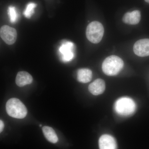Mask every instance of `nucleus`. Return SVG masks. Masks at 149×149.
<instances>
[{"mask_svg": "<svg viewBox=\"0 0 149 149\" xmlns=\"http://www.w3.org/2000/svg\"><path fill=\"white\" fill-rule=\"evenodd\" d=\"M124 65L122 59L116 56L107 57L102 65V69L104 74L109 76H114L120 72Z\"/></svg>", "mask_w": 149, "mask_h": 149, "instance_id": "1", "label": "nucleus"}, {"mask_svg": "<svg viewBox=\"0 0 149 149\" xmlns=\"http://www.w3.org/2000/svg\"><path fill=\"white\" fill-rule=\"evenodd\" d=\"M6 110L10 116L18 119L24 118L27 113V108L23 103L15 98L8 101L6 104Z\"/></svg>", "mask_w": 149, "mask_h": 149, "instance_id": "2", "label": "nucleus"}, {"mask_svg": "<svg viewBox=\"0 0 149 149\" xmlns=\"http://www.w3.org/2000/svg\"><path fill=\"white\" fill-rule=\"evenodd\" d=\"M114 109L118 114L122 116H128L135 112L136 104L132 99L123 97L116 102Z\"/></svg>", "mask_w": 149, "mask_h": 149, "instance_id": "3", "label": "nucleus"}, {"mask_svg": "<svg viewBox=\"0 0 149 149\" xmlns=\"http://www.w3.org/2000/svg\"><path fill=\"white\" fill-rule=\"evenodd\" d=\"M104 34L102 24L98 21H93L88 24L86 29L87 39L91 42L98 44L101 42Z\"/></svg>", "mask_w": 149, "mask_h": 149, "instance_id": "4", "label": "nucleus"}, {"mask_svg": "<svg viewBox=\"0 0 149 149\" xmlns=\"http://www.w3.org/2000/svg\"><path fill=\"white\" fill-rule=\"evenodd\" d=\"M74 44L69 41L63 42L58 49L61 60L64 62L71 61L74 57Z\"/></svg>", "mask_w": 149, "mask_h": 149, "instance_id": "5", "label": "nucleus"}, {"mask_svg": "<svg viewBox=\"0 0 149 149\" xmlns=\"http://www.w3.org/2000/svg\"><path fill=\"white\" fill-rule=\"evenodd\" d=\"M0 35L2 39L8 45L15 43L17 38L16 29L8 25H3L1 27Z\"/></svg>", "mask_w": 149, "mask_h": 149, "instance_id": "6", "label": "nucleus"}, {"mask_svg": "<svg viewBox=\"0 0 149 149\" xmlns=\"http://www.w3.org/2000/svg\"><path fill=\"white\" fill-rule=\"evenodd\" d=\"M133 51L139 56H149V39H141L137 41L133 46Z\"/></svg>", "mask_w": 149, "mask_h": 149, "instance_id": "7", "label": "nucleus"}, {"mask_svg": "<svg viewBox=\"0 0 149 149\" xmlns=\"http://www.w3.org/2000/svg\"><path fill=\"white\" fill-rule=\"evenodd\" d=\"M100 149H117L115 139L110 135L105 134L101 136L99 141Z\"/></svg>", "mask_w": 149, "mask_h": 149, "instance_id": "8", "label": "nucleus"}, {"mask_svg": "<svg viewBox=\"0 0 149 149\" xmlns=\"http://www.w3.org/2000/svg\"><path fill=\"white\" fill-rule=\"evenodd\" d=\"M105 89V83L102 79H97L91 83L89 87V92L94 95H98L103 93Z\"/></svg>", "mask_w": 149, "mask_h": 149, "instance_id": "9", "label": "nucleus"}, {"mask_svg": "<svg viewBox=\"0 0 149 149\" xmlns=\"http://www.w3.org/2000/svg\"><path fill=\"white\" fill-rule=\"evenodd\" d=\"M141 19V12L136 10L125 13L123 17V21L125 24L135 25L140 22Z\"/></svg>", "mask_w": 149, "mask_h": 149, "instance_id": "10", "label": "nucleus"}, {"mask_svg": "<svg viewBox=\"0 0 149 149\" xmlns=\"http://www.w3.org/2000/svg\"><path fill=\"white\" fill-rule=\"evenodd\" d=\"M33 81L32 75L26 71H20L17 74L15 83L19 87H22L31 84Z\"/></svg>", "mask_w": 149, "mask_h": 149, "instance_id": "11", "label": "nucleus"}, {"mask_svg": "<svg viewBox=\"0 0 149 149\" xmlns=\"http://www.w3.org/2000/svg\"><path fill=\"white\" fill-rule=\"evenodd\" d=\"M93 73L88 68H81L77 71V80L80 83H89L92 80Z\"/></svg>", "mask_w": 149, "mask_h": 149, "instance_id": "12", "label": "nucleus"}, {"mask_svg": "<svg viewBox=\"0 0 149 149\" xmlns=\"http://www.w3.org/2000/svg\"><path fill=\"white\" fill-rule=\"evenodd\" d=\"M44 136L48 141L53 143H56L58 141V138L52 128L49 126H45L42 128Z\"/></svg>", "mask_w": 149, "mask_h": 149, "instance_id": "13", "label": "nucleus"}, {"mask_svg": "<svg viewBox=\"0 0 149 149\" xmlns=\"http://www.w3.org/2000/svg\"><path fill=\"white\" fill-rule=\"evenodd\" d=\"M37 4L34 3H29L27 5L24 12V15L26 18H30L35 13V8Z\"/></svg>", "mask_w": 149, "mask_h": 149, "instance_id": "14", "label": "nucleus"}, {"mask_svg": "<svg viewBox=\"0 0 149 149\" xmlns=\"http://www.w3.org/2000/svg\"><path fill=\"white\" fill-rule=\"evenodd\" d=\"M8 15L11 22L15 23L18 19V14L16 8L13 6H10L8 8Z\"/></svg>", "mask_w": 149, "mask_h": 149, "instance_id": "15", "label": "nucleus"}, {"mask_svg": "<svg viewBox=\"0 0 149 149\" xmlns=\"http://www.w3.org/2000/svg\"><path fill=\"white\" fill-rule=\"evenodd\" d=\"M4 125L3 122L1 120H0V132H2L3 129Z\"/></svg>", "mask_w": 149, "mask_h": 149, "instance_id": "16", "label": "nucleus"}, {"mask_svg": "<svg viewBox=\"0 0 149 149\" xmlns=\"http://www.w3.org/2000/svg\"><path fill=\"white\" fill-rule=\"evenodd\" d=\"M146 2L149 3V0H145Z\"/></svg>", "mask_w": 149, "mask_h": 149, "instance_id": "17", "label": "nucleus"}, {"mask_svg": "<svg viewBox=\"0 0 149 149\" xmlns=\"http://www.w3.org/2000/svg\"><path fill=\"white\" fill-rule=\"evenodd\" d=\"M40 127H41V126H42V125H40Z\"/></svg>", "mask_w": 149, "mask_h": 149, "instance_id": "18", "label": "nucleus"}]
</instances>
